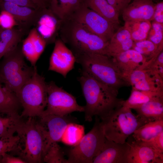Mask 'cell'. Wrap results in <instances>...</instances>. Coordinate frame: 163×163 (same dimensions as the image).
I'll return each instance as SVG.
<instances>
[{"label":"cell","mask_w":163,"mask_h":163,"mask_svg":"<svg viewBox=\"0 0 163 163\" xmlns=\"http://www.w3.org/2000/svg\"><path fill=\"white\" fill-rule=\"evenodd\" d=\"M80 72L78 80L86 102L84 111L85 121H92L94 116L102 120L123 105L124 100L117 97L118 91L99 82L82 69Z\"/></svg>","instance_id":"obj_1"},{"label":"cell","mask_w":163,"mask_h":163,"mask_svg":"<svg viewBox=\"0 0 163 163\" xmlns=\"http://www.w3.org/2000/svg\"><path fill=\"white\" fill-rule=\"evenodd\" d=\"M82 69L103 84L116 90L129 86L112 57L100 54L84 53L74 54Z\"/></svg>","instance_id":"obj_2"},{"label":"cell","mask_w":163,"mask_h":163,"mask_svg":"<svg viewBox=\"0 0 163 163\" xmlns=\"http://www.w3.org/2000/svg\"><path fill=\"white\" fill-rule=\"evenodd\" d=\"M34 118L29 117L17 131L19 139L12 152L26 163L43 162L46 145V128L40 121H36Z\"/></svg>","instance_id":"obj_3"},{"label":"cell","mask_w":163,"mask_h":163,"mask_svg":"<svg viewBox=\"0 0 163 163\" xmlns=\"http://www.w3.org/2000/svg\"><path fill=\"white\" fill-rule=\"evenodd\" d=\"M62 22V40L70 46L74 54L90 53L107 55L109 42L73 20L68 19Z\"/></svg>","instance_id":"obj_4"},{"label":"cell","mask_w":163,"mask_h":163,"mask_svg":"<svg viewBox=\"0 0 163 163\" xmlns=\"http://www.w3.org/2000/svg\"><path fill=\"white\" fill-rule=\"evenodd\" d=\"M101 121L106 138L121 143L126 142L136 130L148 123L123 105L113 111Z\"/></svg>","instance_id":"obj_5"},{"label":"cell","mask_w":163,"mask_h":163,"mask_svg":"<svg viewBox=\"0 0 163 163\" xmlns=\"http://www.w3.org/2000/svg\"><path fill=\"white\" fill-rule=\"evenodd\" d=\"M16 95L23 108L21 117H41L47 105V83L36 66L32 76Z\"/></svg>","instance_id":"obj_6"},{"label":"cell","mask_w":163,"mask_h":163,"mask_svg":"<svg viewBox=\"0 0 163 163\" xmlns=\"http://www.w3.org/2000/svg\"><path fill=\"white\" fill-rule=\"evenodd\" d=\"M21 50L18 46L5 54L0 64V82L16 94L32 76L34 67L26 63Z\"/></svg>","instance_id":"obj_7"},{"label":"cell","mask_w":163,"mask_h":163,"mask_svg":"<svg viewBox=\"0 0 163 163\" xmlns=\"http://www.w3.org/2000/svg\"><path fill=\"white\" fill-rule=\"evenodd\" d=\"M96 117L91 130L77 144L69 149L67 163H92L94 158L102 149L105 137L101 121L98 117Z\"/></svg>","instance_id":"obj_8"},{"label":"cell","mask_w":163,"mask_h":163,"mask_svg":"<svg viewBox=\"0 0 163 163\" xmlns=\"http://www.w3.org/2000/svg\"><path fill=\"white\" fill-rule=\"evenodd\" d=\"M47 91L46 107L41 117L48 115L65 116L75 111L84 112V106L79 105L74 96L57 86L54 82L47 83Z\"/></svg>","instance_id":"obj_9"},{"label":"cell","mask_w":163,"mask_h":163,"mask_svg":"<svg viewBox=\"0 0 163 163\" xmlns=\"http://www.w3.org/2000/svg\"><path fill=\"white\" fill-rule=\"evenodd\" d=\"M68 19L82 24L91 32L108 42L118 25L110 21L83 3Z\"/></svg>","instance_id":"obj_10"},{"label":"cell","mask_w":163,"mask_h":163,"mask_svg":"<svg viewBox=\"0 0 163 163\" xmlns=\"http://www.w3.org/2000/svg\"><path fill=\"white\" fill-rule=\"evenodd\" d=\"M75 62V56L72 50L62 40H56L50 58L48 70L58 73L66 78L68 73L74 68Z\"/></svg>","instance_id":"obj_11"},{"label":"cell","mask_w":163,"mask_h":163,"mask_svg":"<svg viewBox=\"0 0 163 163\" xmlns=\"http://www.w3.org/2000/svg\"><path fill=\"white\" fill-rule=\"evenodd\" d=\"M127 80L133 89L163 92V78L147 68L135 70L128 76Z\"/></svg>","instance_id":"obj_12"},{"label":"cell","mask_w":163,"mask_h":163,"mask_svg":"<svg viewBox=\"0 0 163 163\" xmlns=\"http://www.w3.org/2000/svg\"><path fill=\"white\" fill-rule=\"evenodd\" d=\"M40 122L46 129V145L43 157L50 145L55 142L60 141L67 126L71 123H76V120L68 116L48 115L40 118Z\"/></svg>","instance_id":"obj_13"},{"label":"cell","mask_w":163,"mask_h":163,"mask_svg":"<svg viewBox=\"0 0 163 163\" xmlns=\"http://www.w3.org/2000/svg\"><path fill=\"white\" fill-rule=\"evenodd\" d=\"M130 145L129 142H116L105 137L103 147L92 163H127Z\"/></svg>","instance_id":"obj_14"},{"label":"cell","mask_w":163,"mask_h":163,"mask_svg":"<svg viewBox=\"0 0 163 163\" xmlns=\"http://www.w3.org/2000/svg\"><path fill=\"white\" fill-rule=\"evenodd\" d=\"M155 4L152 0H133L122 12L125 22L153 21Z\"/></svg>","instance_id":"obj_15"},{"label":"cell","mask_w":163,"mask_h":163,"mask_svg":"<svg viewBox=\"0 0 163 163\" xmlns=\"http://www.w3.org/2000/svg\"><path fill=\"white\" fill-rule=\"evenodd\" d=\"M112 58L122 75L127 81L128 76L133 72L143 68L147 63L144 56L133 49Z\"/></svg>","instance_id":"obj_16"},{"label":"cell","mask_w":163,"mask_h":163,"mask_svg":"<svg viewBox=\"0 0 163 163\" xmlns=\"http://www.w3.org/2000/svg\"><path fill=\"white\" fill-rule=\"evenodd\" d=\"M129 142L127 163H163V153L134 139Z\"/></svg>","instance_id":"obj_17"},{"label":"cell","mask_w":163,"mask_h":163,"mask_svg":"<svg viewBox=\"0 0 163 163\" xmlns=\"http://www.w3.org/2000/svg\"><path fill=\"white\" fill-rule=\"evenodd\" d=\"M46 44V40L36 28H34L30 31L23 42L21 50L31 66H36V63L43 52Z\"/></svg>","instance_id":"obj_18"},{"label":"cell","mask_w":163,"mask_h":163,"mask_svg":"<svg viewBox=\"0 0 163 163\" xmlns=\"http://www.w3.org/2000/svg\"><path fill=\"white\" fill-rule=\"evenodd\" d=\"M0 6L2 10L11 14L16 21L25 26L35 24L38 20L42 10L4 1L0 2Z\"/></svg>","instance_id":"obj_19"},{"label":"cell","mask_w":163,"mask_h":163,"mask_svg":"<svg viewBox=\"0 0 163 163\" xmlns=\"http://www.w3.org/2000/svg\"><path fill=\"white\" fill-rule=\"evenodd\" d=\"M132 109L148 123L163 120V97L136 106Z\"/></svg>","instance_id":"obj_20"},{"label":"cell","mask_w":163,"mask_h":163,"mask_svg":"<svg viewBox=\"0 0 163 163\" xmlns=\"http://www.w3.org/2000/svg\"><path fill=\"white\" fill-rule=\"evenodd\" d=\"M82 3L83 0H51L49 8L63 21L68 19Z\"/></svg>","instance_id":"obj_21"},{"label":"cell","mask_w":163,"mask_h":163,"mask_svg":"<svg viewBox=\"0 0 163 163\" xmlns=\"http://www.w3.org/2000/svg\"><path fill=\"white\" fill-rule=\"evenodd\" d=\"M83 3L110 21L117 25L119 24V13L107 0H83Z\"/></svg>","instance_id":"obj_22"},{"label":"cell","mask_w":163,"mask_h":163,"mask_svg":"<svg viewBox=\"0 0 163 163\" xmlns=\"http://www.w3.org/2000/svg\"><path fill=\"white\" fill-rule=\"evenodd\" d=\"M21 106L15 93L2 86L0 82V113L7 115L18 114Z\"/></svg>","instance_id":"obj_23"},{"label":"cell","mask_w":163,"mask_h":163,"mask_svg":"<svg viewBox=\"0 0 163 163\" xmlns=\"http://www.w3.org/2000/svg\"><path fill=\"white\" fill-rule=\"evenodd\" d=\"M163 131V120L146 123L136 130L132 137L137 141H146Z\"/></svg>","instance_id":"obj_24"},{"label":"cell","mask_w":163,"mask_h":163,"mask_svg":"<svg viewBox=\"0 0 163 163\" xmlns=\"http://www.w3.org/2000/svg\"><path fill=\"white\" fill-rule=\"evenodd\" d=\"M0 116V138H8L14 136L24 123L19 114Z\"/></svg>","instance_id":"obj_25"},{"label":"cell","mask_w":163,"mask_h":163,"mask_svg":"<svg viewBox=\"0 0 163 163\" xmlns=\"http://www.w3.org/2000/svg\"><path fill=\"white\" fill-rule=\"evenodd\" d=\"M163 97V92L137 90L132 89L129 97L123 105L131 109L134 107L157 98Z\"/></svg>","instance_id":"obj_26"},{"label":"cell","mask_w":163,"mask_h":163,"mask_svg":"<svg viewBox=\"0 0 163 163\" xmlns=\"http://www.w3.org/2000/svg\"><path fill=\"white\" fill-rule=\"evenodd\" d=\"M85 135L83 125L76 123H71L67 126L60 141L72 146L77 144Z\"/></svg>","instance_id":"obj_27"},{"label":"cell","mask_w":163,"mask_h":163,"mask_svg":"<svg viewBox=\"0 0 163 163\" xmlns=\"http://www.w3.org/2000/svg\"><path fill=\"white\" fill-rule=\"evenodd\" d=\"M163 43L158 46L147 39L139 41L134 42L132 49L144 56L147 63L163 50Z\"/></svg>","instance_id":"obj_28"},{"label":"cell","mask_w":163,"mask_h":163,"mask_svg":"<svg viewBox=\"0 0 163 163\" xmlns=\"http://www.w3.org/2000/svg\"><path fill=\"white\" fill-rule=\"evenodd\" d=\"M124 26L129 31L134 42H137L147 39L151 23L149 21L125 22Z\"/></svg>","instance_id":"obj_29"},{"label":"cell","mask_w":163,"mask_h":163,"mask_svg":"<svg viewBox=\"0 0 163 163\" xmlns=\"http://www.w3.org/2000/svg\"><path fill=\"white\" fill-rule=\"evenodd\" d=\"M21 37V32L13 28L1 30L0 41L8 52L18 46Z\"/></svg>","instance_id":"obj_30"},{"label":"cell","mask_w":163,"mask_h":163,"mask_svg":"<svg viewBox=\"0 0 163 163\" xmlns=\"http://www.w3.org/2000/svg\"><path fill=\"white\" fill-rule=\"evenodd\" d=\"M47 163H67L62 148L57 142L52 144L48 148L43 159Z\"/></svg>","instance_id":"obj_31"},{"label":"cell","mask_w":163,"mask_h":163,"mask_svg":"<svg viewBox=\"0 0 163 163\" xmlns=\"http://www.w3.org/2000/svg\"><path fill=\"white\" fill-rule=\"evenodd\" d=\"M147 39L158 46L163 43V24L153 21L151 24Z\"/></svg>","instance_id":"obj_32"},{"label":"cell","mask_w":163,"mask_h":163,"mask_svg":"<svg viewBox=\"0 0 163 163\" xmlns=\"http://www.w3.org/2000/svg\"><path fill=\"white\" fill-rule=\"evenodd\" d=\"M134 41L130 38L117 45L108 46L107 55L113 57L122 53L132 49Z\"/></svg>","instance_id":"obj_33"},{"label":"cell","mask_w":163,"mask_h":163,"mask_svg":"<svg viewBox=\"0 0 163 163\" xmlns=\"http://www.w3.org/2000/svg\"><path fill=\"white\" fill-rule=\"evenodd\" d=\"M19 139V136L18 134L8 138H0V163L2 155L5 153L13 151Z\"/></svg>","instance_id":"obj_34"},{"label":"cell","mask_w":163,"mask_h":163,"mask_svg":"<svg viewBox=\"0 0 163 163\" xmlns=\"http://www.w3.org/2000/svg\"><path fill=\"white\" fill-rule=\"evenodd\" d=\"M131 38L130 33L125 26L118 28L109 41L108 46H112Z\"/></svg>","instance_id":"obj_35"},{"label":"cell","mask_w":163,"mask_h":163,"mask_svg":"<svg viewBox=\"0 0 163 163\" xmlns=\"http://www.w3.org/2000/svg\"><path fill=\"white\" fill-rule=\"evenodd\" d=\"M13 16L10 13L2 10L0 14V25L3 29H10L17 25Z\"/></svg>","instance_id":"obj_36"},{"label":"cell","mask_w":163,"mask_h":163,"mask_svg":"<svg viewBox=\"0 0 163 163\" xmlns=\"http://www.w3.org/2000/svg\"><path fill=\"white\" fill-rule=\"evenodd\" d=\"M139 142L154 150L163 153V131L148 141Z\"/></svg>","instance_id":"obj_37"},{"label":"cell","mask_w":163,"mask_h":163,"mask_svg":"<svg viewBox=\"0 0 163 163\" xmlns=\"http://www.w3.org/2000/svg\"><path fill=\"white\" fill-rule=\"evenodd\" d=\"M120 14L130 3L131 0H107Z\"/></svg>","instance_id":"obj_38"},{"label":"cell","mask_w":163,"mask_h":163,"mask_svg":"<svg viewBox=\"0 0 163 163\" xmlns=\"http://www.w3.org/2000/svg\"><path fill=\"white\" fill-rule=\"evenodd\" d=\"M153 21L163 24V2L161 1L155 4Z\"/></svg>","instance_id":"obj_39"},{"label":"cell","mask_w":163,"mask_h":163,"mask_svg":"<svg viewBox=\"0 0 163 163\" xmlns=\"http://www.w3.org/2000/svg\"><path fill=\"white\" fill-rule=\"evenodd\" d=\"M1 163H26L25 161L20 157H16L7 153H5L2 156Z\"/></svg>","instance_id":"obj_40"},{"label":"cell","mask_w":163,"mask_h":163,"mask_svg":"<svg viewBox=\"0 0 163 163\" xmlns=\"http://www.w3.org/2000/svg\"><path fill=\"white\" fill-rule=\"evenodd\" d=\"M1 1L9 2L21 6H26L36 9H39L31 0H1Z\"/></svg>","instance_id":"obj_41"},{"label":"cell","mask_w":163,"mask_h":163,"mask_svg":"<svg viewBox=\"0 0 163 163\" xmlns=\"http://www.w3.org/2000/svg\"><path fill=\"white\" fill-rule=\"evenodd\" d=\"M39 9L49 8L51 0H31Z\"/></svg>","instance_id":"obj_42"},{"label":"cell","mask_w":163,"mask_h":163,"mask_svg":"<svg viewBox=\"0 0 163 163\" xmlns=\"http://www.w3.org/2000/svg\"><path fill=\"white\" fill-rule=\"evenodd\" d=\"M1 29L0 30V32H1Z\"/></svg>","instance_id":"obj_43"},{"label":"cell","mask_w":163,"mask_h":163,"mask_svg":"<svg viewBox=\"0 0 163 163\" xmlns=\"http://www.w3.org/2000/svg\"><path fill=\"white\" fill-rule=\"evenodd\" d=\"M1 1V0H0V2Z\"/></svg>","instance_id":"obj_44"},{"label":"cell","mask_w":163,"mask_h":163,"mask_svg":"<svg viewBox=\"0 0 163 163\" xmlns=\"http://www.w3.org/2000/svg\"></svg>","instance_id":"obj_45"},{"label":"cell","mask_w":163,"mask_h":163,"mask_svg":"<svg viewBox=\"0 0 163 163\" xmlns=\"http://www.w3.org/2000/svg\"></svg>","instance_id":"obj_46"}]
</instances>
